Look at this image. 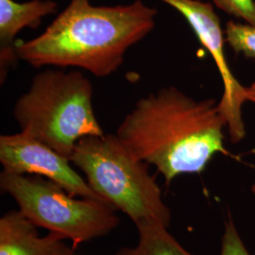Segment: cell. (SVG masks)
Segmentation results:
<instances>
[{
	"instance_id": "16",
	"label": "cell",
	"mask_w": 255,
	"mask_h": 255,
	"mask_svg": "<svg viewBox=\"0 0 255 255\" xmlns=\"http://www.w3.org/2000/svg\"><path fill=\"white\" fill-rule=\"evenodd\" d=\"M73 255V254H72V255Z\"/></svg>"
},
{
	"instance_id": "1",
	"label": "cell",
	"mask_w": 255,
	"mask_h": 255,
	"mask_svg": "<svg viewBox=\"0 0 255 255\" xmlns=\"http://www.w3.org/2000/svg\"><path fill=\"white\" fill-rule=\"evenodd\" d=\"M225 128L219 102L195 100L169 86L137 101L116 135L169 184L180 175L201 173L215 155L229 154Z\"/></svg>"
},
{
	"instance_id": "10",
	"label": "cell",
	"mask_w": 255,
	"mask_h": 255,
	"mask_svg": "<svg viewBox=\"0 0 255 255\" xmlns=\"http://www.w3.org/2000/svg\"><path fill=\"white\" fill-rule=\"evenodd\" d=\"M160 223L137 226L138 243L133 248H123L116 255H194L187 252Z\"/></svg>"
},
{
	"instance_id": "9",
	"label": "cell",
	"mask_w": 255,
	"mask_h": 255,
	"mask_svg": "<svg viewBox=\"0 0 255 255\" xmlns=\"http://www.w3.org/2000/svg\"><path fill=\"white\" fill-rule=\"evenodd\" d=\"M65 238L49 232L39 237L37 226L20 211H10L0 219V255H69L73 249Z\"/></svg>"
},
{
	"instance_id": "5",
	"label": "cell",
	"mask_w": 255,
	"mask_h": 255,
	"mask_svg": "<svg viewBox=\"0 0 255 255\" xmlns=\"http://www.w3.org/2000/svg\"><path fill=\"white\" fill-rule=\"evenodd\" d=\"M0 187L34 225L71 240L74 248L106 236L119 226L117 210L108 203L75 199L56 182L39 176L2 171Z\"/></svg>"
},
{
	"instance_id": "4",
	"label": "cell",
	"mask_w": 255,
	"mask_h": 255,
	"mask_svg": "<svg viewBox=\"0 0 255 255\" xmlns=\"http://www.w3.org/2000/svg\"><path fill=\"white\" fill-rule=\"evenodd\" d=\"M70 161L85 176L93 191L134 224L168 227L171 211L147 164L138 159L116 134L87 136L75 146Z\"/></svg>"
},
{
	"instance_id": "2",
	"label": "cell",
	"mask_w": 255,
	"mask_h": 255,
	"mask_svg": "<svg viewBox=\"0 0 255 255\" xmlns=\"http://www.w3.org/2000/svg\"><path fill=\"white\" fill-rule=\"evenodd\" d=\"M157 13L142 0L114 6L69 0L42 34L16 45V54L35 68L77 67L109 77L128 50L152 31Z\"/></svg>"
},
{
	"instance_id": "11",
	"label": "cell",
	"mask_w": 255,
	"mask_h": 255,
	"mask_svg": "<svg viewBox=\"0 0 255 255\" xmlns=\"http://www.w3.org/2000/svg\"><path fill=\"white\" fill-rule=\"evenodd\" d=\"M224 30L226 43L235 53L255 60V27L231 20Z\"/></svg>"
},
{
	"instance_id": "3",
	"label": "cell",
	"mask_w": 255,
	"mask_h": 255,
	"mask_svg": "<svg viewBox=\"0 0 255 255\" xmlns=\"http://www.w3.org/2000/svg\"><path fill=\"white\" fill-rule=\"evenodd\" d=\"M12 115L22 132L69 160L81 139L105 134L93 107L91 82L77 70L56 67L36 74Z\"/></svg>"
},
{
	"instance_id": "13",
	"label": "cell",
	"mask_w": 255,
	"mask_h": 255,
	"mask_svg": "<svg viewBox=\"0 0 255 255\" xmlns=\"http://www.w3.org/2000/svg\"><path fill=\"white\" fill-rule=\"evenodd\" d=\"M219 255H252L244 245L232 219L225 223Z\"/></svg>"
},
{
	"instance_id": "6",
	"label": "cell",
	"mask_w": 255,
	"mask_h": 255,
	"mask_svg": "<svg viewBox=\"0 0 255 255\" xmlns=\"http://www.w3.org/2000/svg\"><path fill=\"white\" fill-rule=\"evenodd\" d=\"M180 12L209 52L219 70L223 94L219 101L221 114L227 122L230 139L233 143L241 142L246 136L243 119V105L247 102L246 86L242 85L229 66L225 54V30L211 3L201 0H159Z\"/></svg>"
},
{
	"instance_id": "12",
	"label": "cell",
	"mask_w": 255,
	"mask_h": 255,
	"mask_svg": "<svg viewBox=\"0 0 255 255\" xmlns=\"http://www.w3.org/2000/svg\"><path fill=\"white\" fill-rule=\"evenodd\" d=\"M219 9L255 27V0H211Z\"/></svg>"
},
{
	"instance_id": "8",
	"label": "cell",
	"mask_w": 255,
	"mask_h": 255,
	"mask_svg": "<svg viewBox=\"0 0 255 255\" xmlns=\"http://www.w3.org/2000/svg\"><path fill=\"white\" fill-rule=\"evenodd\" d=\"M54 0H0V75L1 82L18 60L15 37L24 28H37L43 18L57 12Z\"/></svg>"
},
{
	"instance_id": "7",
	"label": "cell",
	"mask_w": 255,
	"mask_h": 255,
	"mask_svg": "<svg viewBox=\"0 0 255 255\" xmlns=\"http://www.w3.org/2000/svg\"><path fill=\"white\" fill-rule=\"evenodd\" d=\"M0 162L3 171L39 176L75 197L104 201L71 166L68 158L22 131L0 136Z\"/></svg>"
},
{
	"instance_id": "14",
	"label": "cell",
	"mask_w": 255,
	"mask_h": 255,
	"mask_svg": "<svg viewBox=\"0 0 255 255\" xmlns=\"http://www.w3.org/2000/svg\"><path fill=\"white\" fill-rule=\"evenodd\" d=\"M247 101L255 103V81L246 87Z\"/></svg>"
},
{
	"instance_id": "15",
	"label": "cell",
	"mask_w": 255,
	"mask_h": 255,
	"mask_svg": "<svg viewBox=\"0 0 255 255\" xmlns=\"http://www.w3.org/2000/svg\"><path fill=\"white\" fill-rule=\"evenodd\" d=\"M252 191H253V193H254V194H255V184H254V185H253V186H252Z\"/></svg>"
}]
</instances>
